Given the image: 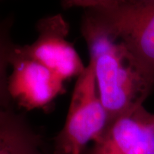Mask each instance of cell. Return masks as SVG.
I'll return each mask as SVG.
<instances>
[{
	"mask_svg": "<svg viewBox=\"0 0 154 154\" xmlns=\"http://www.w3.org/2000/svg\"><path fill=\"white\" fill-rule=\"evenodd\" d=\"M81 32L100 99L111 119L143 105L154 87V74L91 13L83 10Z\"/></svg>",
	"mask_w": 154,
	"mask_h": 154,
	"instance_id": "1",
	"label": "cell"
},
{
	"mask_svg": "<svg viewBox=\"0 0 154 154\" xmlns=\"http://www.w3.org/2000/svg\"><path fill=\"white\" fill-rule=\"evenodd\" d=\"M61 5L91 13L154 74V0H69Z\"/></svg>",
	"mask_w": 154,
	"mask_h": 154,
	"instance_id": "2",
	"label": "cell"
},
{
	"mask_svg": "<svg viewBox=\"0 0 154 154\" xmlns=\"http://www.w3.org/2000/svg\"><path fill=\"white\" fill-rule=\"evenodd\" d=\"M110 122L89 63L76 79L64 124L54 139L53 154H84Z\"/></svg>",
	"mask_w": 154,
	"mask_h": 154,
	"instance_id": "3",
	"label": "cell"
},
{
	"mask_svg": "<svg viewBox=\"0 0 154 154\" xmlns=\"http://www.w3.org/2000/svg\"><path fill=\"white\" fill-rule=\"evenodd\" d=\"M36 29L37 36L32 43L17 44L19 54L41 63L65 82L85 71L86 66L68 40L69 25L61 14L39 19Z\"/></svg>",
	"mask_w": 154,
	"mask_h": 154,
	"instance_id": "4",
	"label": "cell"
},
{
	"mask_svg": "<svg viewBox=\"0 0 154 154\" xmlns=\"http://www.w3.org/2000/svg\"><path fill=\"white\" fill-rule=\"evenodd\" d=\"M10 59L8 92L11 101L25 111L45 109L65 93V82L37 61L17 50Z\"/></svg>",
	"mask_w": 154,
	"mask_h": 154,
	"instance_id": "5",
	"label": "cell"
},
{
	"mask_svg": "<svg viewBox=\"0 0 154 154\" xmlns=\"http://www.w3.org/2000/svg\"><path fill=\"white\" fill-rule=\"evenodd\" d=\"M84 154H154V113L142 105L118 115Z\"/></svg>",
	"mask_w": 154,
	"mask_h": 154,
	"instance_id": "6",
	"label": "cell"
},
{
	"mask_svg": "<svg viewBox=\"0 0 154 154\" xmlns=\"http://www.w3.org/2000/svg\"><path fill=\"white\" fill-rule=\"evenodd\" d=\"M0 154H48L43 140L14 109L0 114Z\"/></svg>",
	"mask_w": 154,
	"mask_h": 154,
	"instance_id": "7",
	"label": "cell"
},
{
	"mask_svg": "<svg viewBox=\"0 0 154 154\" xmlns=\"http://www.w3.org/2000/svg\"><path fill=\"white\" fill-rule=\"evenodd\" d=\"M13 24V16H8L0 21V114L14 109L7 85L11 56L17 45L11 38Z\"/></svg>",
	"mask_w": 154,
	"mask_h": 154,
	"instance_id": "8",
	"label": "cell"
}]
</instances>
